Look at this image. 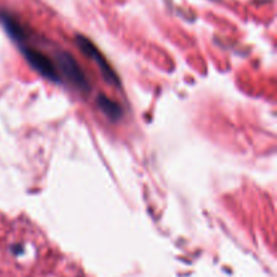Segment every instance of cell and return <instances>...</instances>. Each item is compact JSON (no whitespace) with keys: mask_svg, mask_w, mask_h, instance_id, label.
Returning a JSON list of instances; mask_svg holds the SVG:
<instances>
[{"mask_svg":"<svg viewBox=\"0 0 277 277\" xmlns=\"http://www.w3.org/2000/svg\"><path fill=\"white\" fill-rule=\"evenodd\" d=\"M57 64H58V69L62 72V75L65 76L77 90L85 92V94L90 92V81L79 65V62L76 61L75 57L71 56L69 53L64 52L57 56Z\"/></svg>","mask_w":277,"mask_h":277,"instance_id":"obj_1","label":"cell"},{"mask_svg":"<svg viewBox=\"0 0 277 277\" xmlns=\"http://www.w3.org/2000/svg\"><path fill=\"white\" fill-rule=\"evenodd\" d=\"M76 43H77L79 49L84 53L85 56L90 57L91 60H94V61L98 64L99 69H100V72H102V75H103L104 77V80L107 81L108 84L119 85V79H118L115 71L111 68V65H110L107 62V60L104 58L102 52L99 50L98 47L95 46L94 42H92L91 39H88V38L84 37V35H77V37H76Z\"/></svg>","mask_w":277,"mask_h":277,"instance_id":"obj_2","label":"cell"},{"mask_svg":"<svg viewBox=\"0 0 277 277\" xmlns=\"http://www.w3.org/2000/svg\"><path fill=\"white\" fill-rule=\"evenodd\" d=\"M22 53H23L24 58L27 60L28 64L31 65V68L35 69L39 75H42L43 77H46L49 80L56 81V83L61 80L56 64L46 54H43L42 52H39L34 47L28 46L22 47Z\"/></svg>","mask_w":277,"mask_h":277,"instance_id":"obj_3","label":"cell"},{"mask_svg":"<svg viewBox=\"0 0 277 277\" xmlns=\"http://www.w3.org/2000/svg\"><path fill=\"white\" fill-rule=\"evenodd\" d=\"M0 20L4 26L5 31L8 33V35L16 42H23L26 39V31L22 27V24L19 23L18 20L12 18L9 14H0Z\"/></svg>","mask_w":277,"mask_h":277,"instance_id":"obj_4","label":"cell"},{"mask_svg":"<svg viewBox=\"0 0 277 277\" xmlns=\"http://www.w3.org/2000/svg\"><path fill=\"white\" fill-rule=\"evenodd\" d=\"M96 103H98V107L102 110L104 113V115L111 119V121H118L121 119L123 115V110L122 107L114 102L110 98H107L106 95H99L98 99H96Z\"/></svg>","mask_w":277,"mask_h":277,"instance_id":"obj_5","label":"cell"}]
</instances>
